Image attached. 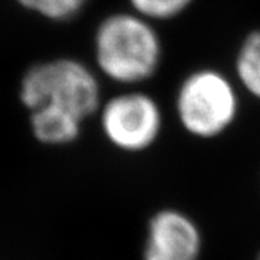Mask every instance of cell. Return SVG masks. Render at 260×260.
<instances>
[{
  "label": "cell",
  "mask_w": 260,
  "mask_h": 260,
  "mask_svg": "<svg viewBox=\"0 0 260 260\" xmlns=\"http://www.w3.org/2000/svg\"><path fill=\"white\" fill-rule=\"evenodd\" d=\"M234 70L243 88L260 100V29L251 30L237 51Z\"/></svg>",
  "instance_id": "cell-7"
},
{
  "label": "cell",
  "mask_w": 260,
  "mask_h": 260,
  "mask_svg": "<svg viewBox=\"0 0 260 260\" xmlns=\"http://www.w3.org/2000/svg\"><path fill=\"white\" fill-rule=\"evenodd\" d=\"M194 0H127L130 10L150 22L169 20L184 13Z\"/></svg>",
  "instance_id": "cell-8"
},
{
  "label": "cell",
  "mask_w": 260,
  "mask_h": 260,
  "mask_svg": "<svg viewBox=\"0 0 260 260\" xmlns=\"http://www.w3.org/2000/svg\"><path fill=\"white\" fill-rule=\"evenodd\" d=\"M93 52L97 70L107 80L133 87L156 74L162 42L153 22L132 10L116 12L97 25Z\"/></svg>",
  "instance_id": "cell-1"
},
{
  "label": "cell",
  "mask_w": 260,
  "mask_h": 260,
  "mask_svg": "<svg viewBox=\"0 0 260 260\" xmlns=\"http://www.w3.org/2000/svg\"><path fill=\"white\" fill-rule=\"evenodd\" d=\"M83 121L74 113L44 106L29 112V124L34 138L47 146H67L80 138Z\"/></svg>",
  "instance_id": "cell-6"
},
{
  "label": "cell",
  "mask_w": 260,
  "mask_h": 260,
  "mask_svg": "<svg viewBox=\"0 0 260 260\" xmlns=\"http://www.w3.org/2000/svg\"><path fill=\"white\" fill-rule=\"evenodd\" d=\"M182 127L195 138L211 139L229 129L239 113V93L232 80L213 68L184 78L175 97Z\"/></svg>",
  "instance_id": "cell-3"
},
{
  "label": "cell",
  "mask_w": 260,
  "mask_h": 260,
  "mask_svg": "<svg viewBox=\"0 0 260 260\" xmlns=\"http://www.w3.org/2000/svg\"><path fill=\"white\" fill-rule=\"evenodd\" d=\"M19 100L28 112L54 106L85 120L99 113L102 85L83 61L61 56L29 67L19 83Z\"/></svg>",
  "instance_id": "cell-2"
},
{
  "label": "cell",
  "mask_w": 260,
  "mask_h": 260,
  "mask_svg": "<svg viewBox=\"0 0 260 260\" xmlns=\"http://www.w3.org/2000/svg\"><path fill=\"white\" fill-rule=\"evenodd\" d=\"M22 9L29 10V12H34V13H41L42 9V5H44V0H15Z\"/></svg>",
  "instance_id": "cell-10"
},
{
  "label": "cell",
  "mask_w": 260,
  "mask_h": 260,
  "mask_svg": "<svg viewBox=\"0 0 260 260\" xmlns=\"http://www.w3.org/2000/svg\"><path fill=\"white\" fill-rule=\"evenodd\" d=\"M88 2L90 0H44L39 16L54 22H67L75 18Z\"/></svg>",
  "instance_id": "cell-9"
},
{
  "label": "cell",
  "mask_w": 260,
  "mask_h": 260,
  "mask_svg": "<svg viewBox=\"0 0 260 260\" xmlns=\"http://www.w3.org/2000/svg\"><path fill=\"white\" fill-rule=\"evenodd\" d=\"M201 234L195 223L177 210H162L149 221L143 260H198Z\"/></svg>",
  "instance_id": "cell-5"
},
{
  "label": "cell",
  "mask_w": 260,
  "mask_h": 260,
  "mask_svg": "<svg viewBox=\"0 0 260 260\" xmlns=\"http://www.w3.org/2000/svg\"><path fill=\"white\" fill-rule=\"evenodd\" d=\"M257 260H260V254H259V257H257Z\"/></svg>",
  "instance_id": "cell-11"
},
{
  "label": "cell",
  "mask_w": 260,
  "mask_h": 260,
  "mask_svg": "<svg viewBox=\"0 0 260 260\" xmlns=\"http://www.w3.org/2000/svg\"><path fill=\"white\" fill-rule=\"evenodd\" d=\"M100 126L107 142L119 150L136 153L149 149L162 130L158 102L139 90H127L102 103Z\"/></svg>",
  "instance_id": "cell-4"
}]
</instances>
